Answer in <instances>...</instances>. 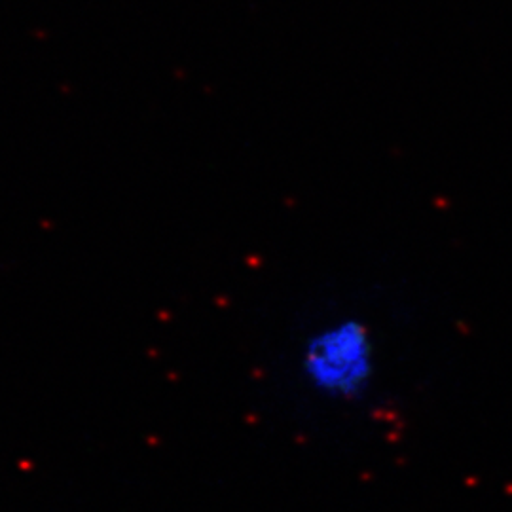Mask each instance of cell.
Here are the masks:
<instances>
[{"label":"cell","mask_w":512,"mask_h":512,"mask_svg":"<svg viewBox=\"0 0 512 512\" xmlns=\"http://www.w3.org/2000/svg\"><path fill=\"white\" fill-rule=\"evenodd\" d=\"M376 348L363 321H340L323 330L311 344V365L329 384L346 389L365 387L374 374Z\"/></svg>","instance_id":"6da1fadb"}]
</instances>
